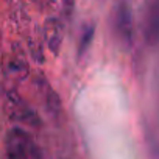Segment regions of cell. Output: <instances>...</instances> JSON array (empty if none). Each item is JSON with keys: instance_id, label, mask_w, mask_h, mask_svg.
Segmentation results:
<instances>
[{"instance_id": "obj_1", "label": "cell", "mask_w": 159, "mask_h": 159, "mask_svg": "<svg viewBox=\"0 0 159 159\" xmlns=\"http://www.w3.org/2000/svg\"><path fill=\"white\" fill-rule=\"evenodd\" d=\"M33 151H34L33 140L25 129L14 126L8 131V134H7V154L10 159H30Z\"/></svg>"}, {"instance_id": "obj_2", "label": "cell", "mask_w": 159, "mask_h": 159, "mask_svg": "<svg viewBox=\"0 0 159 159\" xmlns=\"http://www.w3.org/2000/svg\"><path fill=\"white\" fill-rule=\"evenodd\" d=\"M114 22H116V31L119 36L129 42L133 36V20H131V11L125 0H119L116 10H114Z\"/></svg>"}, {"instance_id": "obj_3", "label": "cell", "mask_w": 159, "mask_h": 159, "mask_svg": "<svg viewBox=\"0 0 159 159\" xmlns=\"http://www.w3.org/2000/svg\"><path fill=\"white\" fill-rule=\"evenodd\" d=\"M44 38L50 52L56 56L62 44V25L58 19H47L44 25Z\"/></svg>"}, {"instance_id": "obj_4", "label": "cell", "mask_w": 159, "mask_h": 159, "mask_svg": "<svg viewBox=\"0 0 159 159\" xmlns=\"http://www.w3.org/2000/svg\"><path fill=\"white\" fill-rule=\"evenodd\" d=\"M8 102H10V106H11V119L19 120V122H27V123L39 122V120H36V116L31 111V108L27 103H24L22 98L16 92H10Z\"/></svg>"}, {"instance_id": "obj_5", "label": "cell", "mask_w": 159, "mask_h": 159, "mask_svg": "<svg viewBox=\"0 0 159 159\" xmlns=\"http://www.w3.org/2000/svg\"><path fill=\"white\" fill-rule=\"evenodd\" d=\"M94 31H95L94 25H89V27L84 28V31L81 34V39H80V42H78V58H81L88 52V48L92 42V38H94Z\"/></svg>"}, {"instance_id": "obj_6", "label": "cell", "mask_w": 159, "mask_h": 159, "mask_svg": "<svg viewBox=\"0 0 159 159\" xmlns=\"http://www.w3.org/2000/svg\"><path fill=\"white\" fill-rule=\"evenodd\" d=\"M47 106H48V109L50 111H53L55 114L59 111V108H61V102H59V98H58V95L48 88V94H47Z\"/></svg>"}, {"instance_id": "obj_7", "label": "cell", "mask_w": 159, "mask_h": 159, "mask_svg": "<svg viewBox=\"0 0 159 159\" xmlns=\"http://www.w3.org/2000/svg\"><path fill=\"white\" fill-rule=\"evenodd\" d=\"M62 7L66 10V14L70 16L72 14V10H73V0H62Z\"/></svg>"}]
</instances>
